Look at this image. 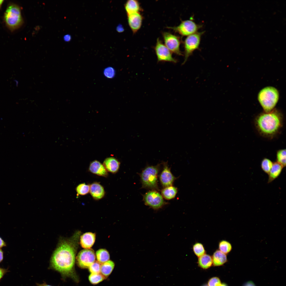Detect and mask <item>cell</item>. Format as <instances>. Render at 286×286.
<instances>
[{"instance_id":"obj_1","label":"cell","mask_w":286,"mask_h":286,"mask_svg":"<svg viewBox=\"0 0 286 286\" xmlns=\"http://www.w3.org/2000/svg\"><path fill=\"white\" fill-rule=\"evenodd\" d=\"M79 234L76 232L69 238L60 239L51 257L49 268L59 273L63 280L68 278L78 281L75 265Z\"/></svg>"},{"instance_id":"obj_2","label":"cell","mask_w":286,"mask_h":286,"mask_svg":"<svg viewBox=\"0 0 286 286\" xmlns=\"http://www.w3.org/2000/svg\"><path fill=\"white\" fill-rule=\"evenodd\" d=\"M283 117L279 111L273 109L269 112L262 113L254 120V125L262 136L271 139L280 133L283 124Z\"/></svg>"},{"instance_id":"obj_3","label":"cell","mask_w":286,"mask_h":286,"mask_svg":"<svg viewBox=\"0 0 286 286\" xmlns=\"http://www.w3.org/2000/svg\"><path fill=\"white\" fill-rule=\"evenodd\" d=\"M279 98V93L278 90L270 86L262 89L258 96V101L265 112H269L273 109Z\"/></svg>"},{"instance_id":"obj_4","label":"cell","mask_w":286,"mask_h":286,"mask_svg":"<svg viewBox=\"0 0 286 286\" xmlns=\"http://www.w3.org/2000/svg\"><path fill=\"white\" fill-rule=\"evenodd\" d=\"M4 19L11 30L13 31L20 28L23 21L19 7L14 3L9 5L5 12Z\"/></svg>"},{"instance_id":"obj_5","label":"cell","mask_w":286,"mask_h":286,"mask_svg":"<svg viewBox=\"0 0 286 286\" xmlns=\"http://www.w3.org/2000/svg\"><path fill=\"white\" fill-rule=\"evenodd\" d=\"M159 165L149 166L146 168L141 174L142 187L152 189H157V177Z\"/></svg>"},{"instance_id":"obj_6","label":"cell","mask_w":286,"mask_h":286,"mask_svg":"<svg viewBox=\"0 0 286 286\" xmlns=\"http://www.w3.org/2000/svg\"><path fill=\"white\" fill-rule=\"evenodd\" d=\"M204 32H196L187 36L184 42V60L183 64L187 61L193 52L199 48L201 37Z\"/></svg>"},{"instance_id":"obj_7","label":"cell","mask_w":286,"mask_h":286,"mask_svg":"<svg viewBox=\"0 0 286 286\" xmlns=\"http://www.w3.org/2000/svg\"><path fill=\"white\" fill-rule=\"evenodd\" d=\"M201 25L196 24L191 19L181 21L178 25L174 27H167L182 36L191 35L196 32L202 27Z\"/></svg>"},{"instance_id":"obj_8","label":"cell","mask_w":286,"mask_h":286,"mask_svg":"<svg viewBox=\"0 0 286 286\" xmlns=\"http://www.w3.org/2000/svg\"><path fill=\"white\" fill-rule=\"evenodd\" d=\"M162 34L164 44L171 52L179 55H182L180 49V37L168 32H163Z\"/></svg>"},{"instance_id":"obj_9","label":"cell","mask_w":286,"mask_h":286,"mask_svg":"<svg viewBox=\"0 0 286 286\" xmlns=\"http://www.w3.org/2000/svg\"><path fill=\"white\" fill-rule=\"evenodd\" d=\"M145 204L155 210H158L166 204L162 196L155 191H150L143 196Z\"/></svg>"},{"instance_id":"obj_10","label":"cell","mask_w":286,"mask_h":286,"mask_svg":"<svg viewBox=\"0 0 286 286\" xmlns=\"http://www.w3.org/2000/svg\"><path fill=\"white\" fill-rule=\"evenodd\" d=\"M154 50L158 62H177V60L172 56V53L159 38L157 39Z\"/></svg>"},{"instance_id":"obj_11","label":"cell","mask_w":286,"mask_h":286,"mask_svg":"<svg viewBox=\"0 0 286 286\" xmlns=\"http://www.w3.org/2000/svg\"><path fill=\"white\" fill-rule=\"evenodd\" d=\"M95 258L93 250L91 248L84 249L80 251L78 254L77 263L81 268H88L95 261Z\"/></svg>"},{"instance_id":"obj_12","label":"cell","mask_w":286,"mask_h":286,"mask_svg":"<svg viewBox=\"0 0 286 286\" xmlns=\"http://www.w3.org/2000/svg\"><path fill=\"white\" fill-rule=\"evenodd\" d=\"M127 16L129 25L134 34L141 28L143 17L140 12L132 14Z\"/></svg>"},{"instance_id":"obj_13","label":"cell","mask_w":286,"mask_h":286,"mask_svg":"<svg viewBox=\"0 0 286 286\" xmlns=\"http://www.w3.org/2000/svg\"><path fill=\"white\" fill-rule=\"evenodd\" d=\"M160 179L162 184L165 187L172 186L176 179L166 163H164L163 168L160 175Z\"/></svg>"},{"instance_id":"obj_14","label":"cell","mask_w":286,"mask_h":286,"mask_svg":"<svg viewBox=\"0 0 286 286\" xmlns=\"http://www.w3.org/2000/svg\"><path fill=\"white\" fill-rule=\"evenodd\" d=\"M88 170L91 173L99 176L104 177L108 176V171L103 164L96 160L90 163Z\"/></svg>"},{"instance_id":"obj_15","label":"cell","mask_w":286,"mask_h":286,"mask_svg":"<svg viewBox=\"0 0 286 286\" xmlns=\"http://www.w3.org/2000/svg\"><path fill=\"white\" fill-rule=\"evenodd\" d=\"M90 185L89 192L94 199L98 200L104 197L105 194L104 189L99 183L95 182Z\"/></svg>"},{"instance_id":"obj_16","label":"cell","mask_w":286,"mask_h":286,"mask_svg":"<svg viewBox=\"0 0 286 286\" xmlns=\"http://www.w3.org/2000/svg\"><path fill=\"white\" fill-rule=\"evenodd\" d=\"M103 164L108 172L115 174L118 171L120 163L117 159L111 157L106 158Z\"/></svg>"},{"instance_id":"obj_17","label":"cell","mask_w":286,"mask_h":286,"mask_svg":"<svg viewBox=\"0 0 286 286\" xmlns=\"http://www.w3.org/2000/svg\"><path fill=\"white\" fill-rule=\"evenodd\" d=\"M96 235L95 233L91 232L85 233L81 236L80 242L82 247L85 249H89L94 244Z\"/></svg>"},{"instance_id":"obj_18","label":"cell","mask_w":286,"mask_h":286,"mask_svg":"<svg viewBox=\"0 0 286 286\" xmlns=\"http://www.w3.org/2000/svg\"><path fill=\"white\" fill-rule=\"evenodd\" d=\"M127 15L136 12H140L142 9L140 3L137 0H128L124 5Z\"/></svg>"},{"instance_id":"obj_19","label":"cell","mask_w":286,"mask_h":286,"mask_svg":"<svg viewBox=\"0 0 286 286\" xmlns=\"http://www.w3.org/2000/svg\"><path fill=\"white\" fill-rule=\"evenodd\" d=\"M284 167L277 162L273 163L272 167L268 174L267 183H270L277 178L280 175Z\"/></svg>"},{"instance_id":"obj_20","label":"cell","mask_w":286,"mask_h":286,"mask_svg":"<svg viewBox=\"0 0 286 286\" xmlns=\"http://www.w3.org/2000/svg\"><path fill=\"white\" fill-rule=\"evenodd\" d=\"M212 257L213 264L215 266L222 265L227 261L226 254L218 249L215 251Z\"/></svg>"},{"instance_id":"obj_21","label":"cell","mask_w":286,"mask_h":286,"mask_svg":"<svg viewBox=\"0 0 286 286\" xmlns=\"http://www.w3.org/2000/svg\"><path fill=\"white\" fill-rule=\"evenodd\" d=\"M199 266L204 269H207L210 267L213 264L212 257L206 253L199 257L198 260Z\"/></svg>"},{"instance_id":"obj_22","label":"cell","mask_w":286,"mask_h":286,"mask_svg":"<svg viewBox=\"0 0 286 286\" xmlns=\"http://www.w3.org/2000/svg\"><path fill=\"white\" fill-rule=\"evenodd\" d=\"M115 266L114 262L109 260L102 264L100 272L105 278L108 277L111 273Z\"/></svg>"},{"instance_id":"obj_23","label":"cell","mask_w":286,"mask_h":286,"mask_svg":"<svg viewBox=\"0 0 286 286\" xmlns=\"http://www.w3.org/2000/svg\"><path fill=\"white\" fill-rule=\"evenodd\" d=\"M177 192V188L172 186L165 187L161 191L162 196L167 200L175 198Z\"/></svg>"},{"instance_id":"obj_24","label":"cell","mask_w":286,"mask_h":286,"mask_svg":"<svg viewBox=\"0 0 286 286\" xmlns=\"http://www.w3.org/2000/svg\"><path fill=\"white\" fill-rule=\"evenodd\" d=\"M96 256L97 261L101 264L109 261L110 259L109 252L104 249H100L97 251L96 253Z\"/></svg>"},{"instance_id":"obj_25","label":"cell","mask_w":286,"mask_h":286,"mask_svg":"<svg viewBox=\"0 0 286 286\" xmlns=\"http://www.w3.org/2000/svg\"><path fill=\"white\" fill-rule=\"evenodd\" d=\"M232 248L231 244L226 240H223L219 243L218 250L226 254L231 252Z\"/></svg>"},{"instance_id":"obj_26","label":"cell","mask_w":286,"mask_h":286,"mask_svg":"<svg viewBox=\"0 0 286 286\" xmlns=\"http://www.w3.org/2000/svg\"><path fill=\"white\" fill-rule=\"evenodd\" d=\"M193 250L194 254L198 257L206 253V251L203 245L197 242L193 245Z\"/></svg>"},{"instance_id":"obj_27","label":"cell","mask_w":286,"mask_h":286,"mask_svg":"<svg viewBox=\"0 0 286 286\" xmlns=\"http://www.w3.org/2000/svg\"><path fill=\"white\" fill-rule=\"evenodd\" d=\"M273 162L270 159L265 158L261 161V166L262 171L268 175L272 167Z\"/></svg>"},{"instance_id":"obj_28","label":"cell","mask_w":286,"mask_h":286,"mask_svg":"<svg viewBox=\"0 0 286 286\" xmlns=\"http://www.w3.org/2000/svg\"><path fill=\"white\" fill-rule=\"evenodd\" d=\"M105 277L101 274L91 273L88 277L90 282L93 284H98L103 281Z\"/></svg>"},{"instance_id":"obj_29","label":"cell","mask_w":286,"mask_h":286,"mask_svg":"<svg viewBox=\"0 0 286 286\" xmlns=\"http://www.w3.org/2000/svg\"><path fill=\"white\" fill-rule=\"evenodd\" d=\"M277 162L284 167L286 166V150L281 149L277 151L276 154Z\"/></svg>"},{"instance_id":"obj_30","label":"cell","mask_w":286,"mask_h":286,"mask_svg":"<svg viewBox=\"0 0 286 286\" xmlns=\"http://www.w3.org/2000/svg\"><path fill=\"white\" fill-rule=\"evenodd\" d=\"M90 185L82 183L78 185L76 188V190L78 195H84L90 192Z\"/></svg>"},{"instance_id":"obj_31","label":"cell","mask_w":286,"mask_h":286,"mask_svg":"<svg viewBox=\"0 0 286 286\" xmlns=\"http://www.w3.org/2000/svg\"><path fill=\"white\" fill-rule=\"evenodd\" d=\"M101 264L97 261H95L88 268L91 273H99L100 272Z\"/></svg>"},{"instance_id":"obj_32","label":"cell","mask_w":286,"mask_h":286,"mask_svg":"<svg viewBox=\"0 0 286 286\" xmlns=\"http://www.w3.org/2000/svg\"><path fill=\"white\" fill-rule=\"evenodd\" d=\"M220 279L217 277L211 278L208 281V286H220L221 284Z\"/></svg>"},{"instance_id":"obj_33","label":"cell","mask_w":286,"mask_h":286,"mask_svg":"<svg viewBox=\"0 0 286 286\" xmlns=\"http://www.w3.org/2000/svg\"><path fill=\"white\" fill-rule=\"evenodd\" d=\"M104 74L106 77L108 78H112L114 75V70L112 68H107L104 71Z\"/></svg>"},{"instance_id":"obj_34","label":"cell","mask_w":286,"mask_h":286,"mask_svg":"<svg viewBox=\"0 0 286 286\" xmlns=\"http://www.w3.org/2000/svg\"><path fill=\"white\" fill-rule=\"evenodd\" d=\"M242 286H256L254 283L252 281H249L245 283Z\"/></svg>"},{"instance_id":"obj_35","label":"cell","mask_w":286,"mask_h":286,"mask_svg":"<svg viewBox=\"0 0 286 286\" xmlns=\"http://www.w3.org/2000/svg\"><path fill=\"white\" fill-rule=\"evenodd\" d=\"M71 39V37L70 35L68 34L65 35L64 37V39L66 42H69L70 41Z\"/></svg>"},{"instance_id":"obj_36","label":"cell","mask_w":286,"mask_h":286,"mask_svg":"<svg viewBox=\"0 0 286 286\" xmlns=\"http://www.w3.org/2000/svg\"><path fill=\"white\" fill-rule=\"evenodd\" d=\"M117 30L118 32H122L124 30V29L121 25L118 26L117 27Z\"/></svg>"},{"instance_id":"obj_37","label":"cell","mask_w":286,"mask_h":286,"mask_svg":"<svg viewBox=\"0 0 286 286\" xmlns=\"http://www.w3.org/2000/svg\"><path fill=\"white\" fill-rule=\"evenodd\" d=\"M5 272V270L0 268V279L3 277Z\"/></svg>"},{"instance_id":"obj_38","label":"cell","mask_w":286,"mask_h":286,"mask_svg":"<svg viewBox=\"0 0 286 286\" xmlns=\"http://www.w3.org/2000/svg\"><path fill=\"white\" fill-rule=\"evenodd\" d=\"M6 245V244L4 241L0 237V248Z\"/></svg>"},{"instance_id":"obj_39","label":"cell","mask_w":286,"mask_h":286,"mask_svg":"<svg viewBox=\"0 0 286 286\" xmlns=\"http://www.w3.org/2000/svg\"><path fill=\"white\" fill-rule=\"evenodd\" d=\"M36 285L37 286H53L48 284L45 282H44L43 283L41 284L39 283H37Z\"/></svg>"},{"instance_id":"obj_40","label":"cell","mask_w":286,"mask_h":286,"mask_svg":"<svg viewBox=\"0 0 286 286\" xmlns=\"http://www.w3.org/2000/svg\"><path fill=\"white\" fill-rule=\"evenodd\" d=\"M3 259V252L1 249H0V262Z\"/></svg>"},{"instance_id":"obj_41","label":"cell","mask_w":286,"mask_h":286,"mask_svg":"<svg viewBox=\"0 0 286 286\" xmlns=\"http://www.w3.org/2000/svg\"><path fill=\"white\" fill-rule=\"evenodd\" d=\"M3 0H0V9L2 6V5L3 2Z\"/></svg>"},{"instance_id":"obj_42","label":"cell","mask_w":286,"mask_h":286,"mask_svg":"<svg viewBox=\"0 0 286 286\" xmlns=\"http://www.w3.org/2000/svg\"><path fill=\"white\" fill-rule=\"evenodd\" d=\"M220 286H228L226 284H225V283H223L222 284H221V285H220Z\"/></svg>"},{"instance_id":"obj_43","label":"cell","mask_w":286,"mask_h":286,"mask_svg":"<svg viewBox=\"0 0 286 286\" xmlns=\"http://www.w3.org/2000/svg\"><path fill=\"white\" fill-rule=\"evenodd\" d=\"M204 286H207V285H204Z\"/></svg>"}]
</instances>
